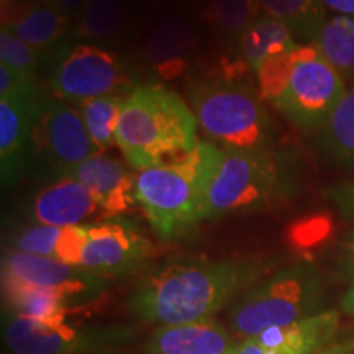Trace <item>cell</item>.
Wrapping results in <instances>:
<instances>
[{
    "instance_id": "obj_7",
    "label": "cell",
    "mask_w": 354,
    "mask_h": 354,
    "mask_svg": "<svg viewBox=\"0 0 354 354\" xmlns=\"http://www.w3.org/2000/svg\"><path fill=\"white\" fill-rule=\"evenodd\" d=\"M99 153L79 109L68 102L38 99L35 107L28 165L33 162L46 179L68 177L92 154Z\"/></svg>"
},
{
    "instance_id": "obj_1",
    "label": "cell",
    "mask_w": 354,
    "mask_h": 354,
    "mask_svg": "<svg viewBox=\"0 0 354 354\" xmlns=\"http://www.w3.org/2000/svg\"><path fill=\"white\" fill-rule=\"evenodd\" d=\"M268 268L261 259L169 263L140 282L130 305L140 318L162 326L212 320L225 305L259 284Z\"/></svg>"
},
{
    "instance_id": "obj_16",
    "label": "cell",
    "mask_w": 354,
    "mask_h": 354,
    "mask_svg": "<svg viewBox=\"0 0 354 354\" xmlns=\"http://www.w3.org/2000/svg\"><path fill=\"white\" fill-rule=\"evenodd\" d=\"M71 17L39 0H2V28L38 51L55 46L69 30Z\"/></svg>"
},
{
    "instance_id": "obj_12",
    "label": "cell",
    "mask_w": 354,
    "mask_h": 354,
    "mask_svg": "<svg viewBox=\"0 0 354 354\" xmlns=\"http://www.w3.org/2000/svg\"><path fill=\"white\" fill-rule=\"evenodd\" d=\"M37 95L0 99V176L3 187L20 180L28 166Z\"/></svg>"
},
{
    "instance_id": "obj_25",
    "label": "cell",
    "mask_w": 354,
    "mask_h": 354,
    "mask_svg": "<svg viewBox=\"0 0 354 354\" xmlns=\"http://www.w3.org/2000/svg\"><path fill=\"white\" fill-rule=\"evenodd\" d=\"M264 15L284 21L295 37L313 41L323 20L322 0H258Z\"/></svg>"
},
{
    "instance_id": "obj_38",
    "label": "cell",
    "mask_w": 354,
    "mask_h": 354,
    "mask_svg": "<svg viewBox=\"0 0 354 354\" xmlns=\"http://www.w3.org/2000/svg\"><path fill=\"white\" fill-rule=\"evenodd\" d=\"M348 256H349V268L354 269V232L351 233L348 241Z\"/></svg>"
},
{
    "instance_id": "obj_18",
    "label": "cell",
    "mask_w": 354,
    "mask_h": 354,
    "mask_svg": "<svg viewBox=\"0 0 354 354\" xmlns=\"http://www.w3.org/2000/svg\"><path fill=\"white\" fill-rule=\"evenodd\" d=\"M339 326L336 310L318 312L287 326H274L254 336L266 354H312L328 346Z\"/></svg>"
},
{
    "instance_id": "obj_33",
    "label": "cell",
    "mask_w": 354,
    "mask_h": 354,
    "mask_svg": "<svg viewBox=\"0 0 354 354\" xmlns=\"http://www.w3.org/2000/svg\"><path fill=\"white\" fill-rule=\"evenodd\" d=\"M39 2L59 8L61 12H64L66 15L71 17V19H73V17L77 19V15L82 12V8L86 7L88 0H39Z\"/></svg>"
},
{
    "instance_id": "obj_17",
    "label": "cell",
    "mask_w": 354,
    "mask_h": 354,
    "mask_svg": "<svg viewBox=\"0 0 354 354\" xmlns=\"http://www.w3.org/2000/svg\"><path fill=\"white\" fill-rule=\"evenodd\" d=\"M234 336L215 320L161 326L148 342L149 354H225L233 351Z\"/></svg>"
},
{
    "instance_id": "obj_36",
    "label": "cell",
    "mask_w": 354,
    "mask_h": 354,
    "mask_svg": "<svg viewBox=\"0 0 354 354\" xmlns=\"http://www.w3.org/2000/svg\"><path fill=\"white\" fill-rule=\"evenodd\" d=\"M353 351H354V339H351V342H344V343H331L328 346L318 349V351L312 354H349Z\"/></svg>"
},
{
    "instance_id": "obj_8",
    "label": "cell",
    "mask_w": 354,
    "mask_h": 354,
    "mask_svg": "<svg viewBox=\"0 0 354 354\" xmlns=\"http://www.w3.org/2000/svg\"><path fill=\"white\" fill-rule=\"evenodd\" d=\"M344 94L343 76L315 44H299L297 63L274 107L299 130L320 131Z\"/></svg>"
},
{
    "instance_id": "obj_37",
    "label": "cell",
    "mask_w": 354,
    "mask_h": 354,
    "mask_svg": "<svg viewBox=\"0 0 354 354\" xmlns=\"http://www.w3.org/2000/svg\"><path fill=\"white\" fill-rule=\"evenodd\" d=\"M342 307L346 313H349V315L354 317V284L351 289H349L346 294L343 295L342 299Z\"/></svg>"
},
{
    "instance_id": "obj_19",
    "label": "cell",
    "mask_w": 354,
    "mask_h": 354,
    "mask_svg": "<svg viewBox=\"0 0 354 354\" xmlns=\"http://www.w3.org/2000/svg\"><path fill=\"white\" fill-rule=\"evenodd\" d=\"M196 48V33L187 19L167 17L154 26L146 41V57L151 69L162 79H176L187 69Z\"/></svg>"
},
{
    "instance_id": "obj_4",
    "label": "cell",
    "mask_w": 354,
    "mask_h": 354,
    "mask_svg": "<svg viewBox=\"0 0 354 354\" xmlns=\"http://www.w3.org/2000/svg\"><path fill=\"white\" fill-rule=\"evenodd\" d=\"M323 302V284L315 269L297 264L282 269L245 292L230 308L228 323L234 338H254L274 326L317 315Z\"/></svg>"
},
{
    "instance_id": "obj_22",
    "label": "cell",
    "mask_w": 354,
    "mask_h": 354,
    "mask_svg": "<svg viewBox=\"0 0 354 354\" xmlns=\"http://www.w3.org/2000/svg\"><path fill=\"white\" fill-rule=\"evenodd\" d=\"M317 146L323 156L335 165L354 166V87L343 95L318 131Z\"/></svg>"
},
{
    "instance_id": "obj_2",
    "label": "cell",
    "mask_w": 354,
    "mask_h": 354,
    "mask_svg": "<svg viewBox=\"0 0 354 354\" xmlns=\"http://www.w3.org/2000/svg\"><path fill=\"white\" fill-rule=\"evenodd\" d=\"M223 149L201 141L180 156L138 171L135 198L161 240L189 234L205 218L207 198Z\"/></svg>"
},
{
    "instance_id": "obj_35",
    "label": "cell",
    "mask_w": 354,
    "mask_h": 354,
    "mask_svg": "<svg viewBox=\"0 0 354 354\" xmlns=\"http://www.w3.org/2000/svg\"><path fill=\"white\" fill-rule=\"evenodd\" d=\"M233 354H266V349L261 346L256 338H246L236 343Z\"/></svg>"
},
{
    "instance_id": "obj_15",
    "label": "cell",
    "mask_w": 354,
    "mask_h": 354,
    "mask_svg": "<svg viewBox=\"0 0 354 354\" xmlns=\"http://www.w3.org/2000/svg\"><path fill=\"white\" fill-rule=\"evenodd\" d=\"M6 336L15 354H74L86 343V336L66 323V318L13 315Z\"/></svg>"
},
{
    "instance_id": "obj_6",
    "label": "cell",
    "mask_w": 354,
    "mask_h": 354,
    "mask_svg": "<svg viewBox=\"0 0 354 354\" xmlns=\"http://www.w3.org/2000/svg\"><path fill=\"white\" fill-rule=\"evenodd\" d=\"M289 162L271 149H223L207 198L205 218L268 209L292 192Z\"/></svg>"
},
{
    "instance_id": "obj_3",
    "label": "cell",
    "mask_w": 354,
    "mask_h": 354,
    "mask_svg": "<svg viewBox=\"0 0 354 354\" xmlns=\"http://www.w3.org/2000/svg\"><path fill=\"white\" fill-rule=\"evenodd\" d=\"M197 130L196 113L176 92L138 86L123 99L117 146L133 169L143 171L196 148Z\"/></svg>"
},
{
    "instance_id": "obj_10",
    "label": "cell",
    "mask_w": 354,
    "mask_h": 354,
    "mask_svg": "<svg viewBox=\"0 0 354 354\" xmlns=\"http://www.w3.org/2000/svg\"><path fill=\"white\" fill-rule=\"evenodd\" d=\"M87 241L81 268L97 276H118L140 268L151 254V243L135 223L109 216L86 225Z\"/></svg>"
},
{
    "instance_id": "obj_32",
    "label": "cell",
    "mask_w": 354,
    "mask_h": 354,
    "mask_svg": "<svg viewBox=\"0 0 354 354\" xmlns=\"http://www.w3.org/2000/svg\"><path fill=\"white\" fill-rule=\"evenodd\" d=\"M330 196L344 215H354V180L335 187Z\"/></svg>"
},
{
    "instance_id": "obj_14",
    "label": "cell",
    "mask_w": 354,
    "mask_h": 354,
    "mask_svg": "<svg viewBox=\"0 0 354 354\" xmlns=\"http://www.w3.org/2000/svg\"><path fill=\"white\" fill-rule=\"evenodd\" d=\"M71 177L86 185L105 218L120 216L136 202L135 177L120 159L105 153H95L76 167Z\"/></svg>"
},
{
    "instance_id": "obj_20",
    "label": "cell",
    "mask_w": 354,
    "mask_h": 354,
    "mask_svg": "<svg viewBox=\"0 0 354 354\" xmlns=\"http://www.w3.org/2000/svg\"><path fill=\"white\" fill-rule=\"evenodd\" d=\"M86 225H76V227L33 225L19 233V236L15 238V248L21 253L43 256L81 268L84 246L87 241Z\"/></svg>"
},
{
    "instance_id": "obj_9",
    "label": "cell",
    "mask_w": 354,
    "mask_h": 354,
    "mask_svg": "<svg viewBox=\"0 0 354 354\" xmlns=\"http://www.w3.org/2000/svg\"><path fill=\"white\" fill-rule=\"evenodd\" d=\"M130 86L122 61L94 44H74L57 53L50 87L57 99L81 105L97 97L122 94Z\"/></svg>"
},
{
    "instance_id": "obj_29",
    "label": "cell",
    "mask_w": 354,
    "mask_h": 354,
    "mask_svg": "<svg viewBox=\"0 0 354 354\" xmlns=\"http://www.w3.org/2000/svg\"><path fill=\"white\" fill-rule=\"evenodd\" d=\"M0 61L15 73L33 77L39 64V51L32 44L15 37L10 30H0Z\"/></svg>"
},
{
    "instance_id": "obj_28",
    "label": "cell",
    "mask_w": 354,
    "mask_h": 354,
    "mask_svg": "<svg viewBox=\"0 0 354 354\" xmlns=\"http://www.w3.org/2000/svg\"><path fill=\"white\" fill-rule=\"evenodd\" d=\"M214 19L221 30L240 37L258 17V0H210Z\"/></svg>"
},
{
    "instance_id": "obj_30",
    "label": "cell",
    "mask_w": 354,
    "mask_h": 354,
    "mask_svg": "<svg viewBox=\"0 0 354 354\" xmlns=\"http://www.w3.org/2000/svg\"><path fill=\"white\" fill-rule=\"evenodd\" d=\"M333 230V220L328 214H317L294 221L289 228V241L297 250H313L326 241Z\"/></svg>"
},
{
    "instance_id": "obj_24",
    "label": "cell",
    "mask_w": 354,
    "mask_h": 354,
    "mask_svg": "<svg viewBox=\"0 0 354 354\" xmlns=\"http://www.w3.org/2000/svg\"><path fill=\"white\" fill-rule=\"evenodd\" d=\"M312 43L342 76H354V17L336 15L325 20Z\"/></svg>"
},
{
    "instance_id": "obj_27",
    "label": "cell",
    "mask_w": 354,
    "mask_h": 354,
    "mask_svg": "<svg viewBox=\"0 0 354 354\" xmlns=\"http://www.w3.org/2000/svg\"><path fill=\"white\" fill-rule=\"evenodd\" d=\"M125 19L123 0H88L77 15L74 33L79 38H107Z\"/></svg>"
},
{
    "instance_id": "obj_34",
    "label": "cell",
    "mask_w": 354,
    "mask_h": 354,
    "mask_svg": "<svg viewBox=\"0 0 354 354\" xmlns=\"http://www.w3.org/2000/svg\"><path fill=\"white\" fill-rule=\"evenodd\" d=\"M323 7L338 15L354 17V0H322Z\"/></svg>"
},
{
    "instance_id": "obj_31",
    "label": "cell",
    "mask_w": 354,
    "mask_h": 354,
    "mask_svg": "<svg viewBox=\"0 0 354 354\" xmlns=\"http://www.w3.org/2000/svg\"><path fill=\"white\" fill-rule=\"evenodd\" d=\"M35 82L33 77L24 76L15 71L0 64V99L3 97L33 95Z\"/></svg>"
},
{
    "instance_id": "obj_39",
    "label": "cell",
    "mask_w": 354,
    "mask_h": 354,
    "mask_svg": "<svg viewBox=\"0 0 354 354\" xmlns=\"http://www.w3.org/2000/svg\"><path fill=\"white\" fill-rule=\"evenodd\" d=\"M225 354H233V351H230V353H225Z\"/></svg>"
},
{
    "instance_id": "obj_11",
    "label": "cell",
    "mask_w": 354,
    "mask_h": 354,
    "mask_svg": "<svg viewBox=\"0 0 354 354\" xmlns=\"http://www.w3.org/2000/svg\"><path fill=\"white\" fill-rule=\"evenodd\" d=\"M2 274L25 284L55 292L69 304L95 297L104 289V277L87 269L17 250L3 256Z\"/></svg>"
},
{
    "instance_id": "obj_5",
    "label": "cell",
    "mask_w": 354,
    "mask_h": 354,
    "mask_svg": "<svg viewBox=\"0 0 354 354\" xmlns=\"http://www.w3.org/2000/svg\"><path fill=\"white\" fill-rule=\"evenodd\" d=\"M190 102L198 127L221 149L258 151L271 145V118L259 92L246 84L228 79L201 82L190 91Z\"/></svg>"
},
{
    "instance_id": "obj_23",
    "label": "cell",
    "mask_w": 354,
    "mask_h": 354,
    "mask_svg": "<svg viewBox=\"0 0 354 354\" xmlns=\"http://www.w3.org/2000/svg\"><path fill=\"white\" fill-rule=\"evenodd\" d=\"M2 286L6 302L15 312V315H28L44 320L68 317L69 302L55 292L25 284L3 274Z\"/></svg>"
},
{
    "instance_id": "obj_26",
    "label": "cell",
    "mask_w": 354,
    "mask_h": 354,
    "mask_svg": "<svg viewBox=\"0 0 354 354\" xmlns=\"http://www.w3.org/2000/svg\"><path fill=\"white\" fill-rule=\"evenodd\" d=\"M125 95L112 94L82 102L79 112L97 149L117 145V125Z\"/></svg>"
},
{
    "instance_id": "obj_13",
    "label": "cell",
    "mask_w": 354,
    "mask_h": 354,
    "mask_svg": "<svg viewBox=\"0 0 354 354\" xmlns=\"http://www.w3.org/2000/svg\"><path fill=\"white\" fill-rule=\"evenodd\" d=\"M104 216L99 203L86 185L74 177H61L44 185L30 205L35 225L48 227H76L94 216Z\"/></svg>"
},
{
    "instance_id": "obj_21",
    "label": "cell",
    "mask_w": 354,
    "mask_h": 354,
    "mask_svg": "<svg viewBox=\"0 0 354 354\" xmlns=\"http://www.w3.org/2000/svg\"><path fill=\"white\" fill-rule=\"evenodd\" d=\"M294 33L284 21L269 15L256 20L240 35L241 59L251 71H256L264 61L297 48Z\"/></svg>"
}]
</instances>
